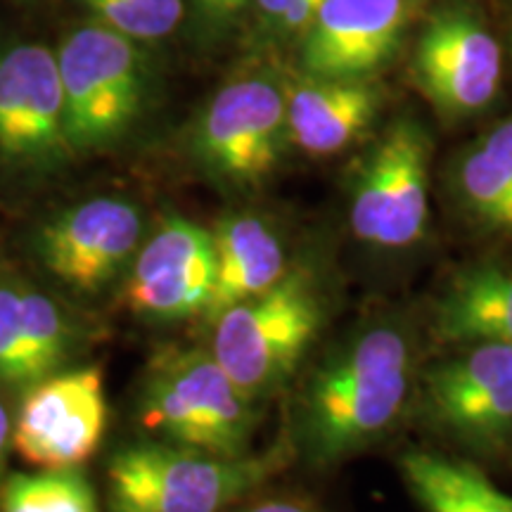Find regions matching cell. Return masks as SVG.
<instances>
[{
  "mask_svg": "<svg viewBox=\"0 0 512 512\" xmlns=\"http://www.w3.org/2000/svg\"><path fill=\"white\" fill-rule=\"evenodd\" d=\"M413 342L399 323L368 325L309 377L297 430L313 465H335L377 444L399 420L413 387Z\"/></svg>",
  "mask_w": 512,
  "mask_h": 512,
  "instance_id": "obj_1",
  "label": "cell"
},
{
  "mask_svg": "<svg viewBox=\"0 0 512 512\" xmlns=\"http://www.w3.org/2000/svg\"><path fill=\"white\" fill-rule=\"evenodd\" d=\"M256 399L226 375L211 351H164L147 366L138 420L159 441L211 456H247L259 425Z\"/></svg>",
  "mask_w": 512,
  "mask_h": 512,
  "instance_id": "obj_2",
  "label": "cell"
},
{
  "mask_svg": "<svg viewBox=\"0 0 512 512\" xmlns=\"http://www.w3.org/2000/svg\"><path fill=\"white\" fill-rule=\"evenodd\" d=\"M280 453L211 456L152 439L117 451L107 465L110 512H223L278 470Z\"/></svg>",
  "mask_w": 512,
  "mask_h": 512,
  "instance_id": "obj_3",
  "label": "cell"
},
{
  "mask_svg": "<svg viewBox=\"0 0 512 512\" xmlns=\"http://www.w3.org/2000/svg\"><path fill=\"white\" fill-rule=\"evenodd\" d=\"M211 356L247 396L278 389L309 351L323 323V302L309 273L287 271L266 292L221 311Z\"/></svg>",
  "mask_w": 512,
  "mask_h": 512,
  "instance_id": "obj_4",
  "label": "cell"
},
{
  "mask_svg": "<svg viewBox=\"0 0 512 512\" xmlns=\"http://www.w3.org/2000/svg\"><path fill=\"white\" fill-rule=\"evenodd\" d=\"M57 67L72 152L117 143L143 105L145 72L136 43L100 22L88 24L64 38Z\"/></svg>",
  "mask_w": 512,
  "mask_h": 512,
  "instance_id": "obj_5",
  "label": "cell"
},
{
  "mask_svg": "<svg viewBox=\"0 0 512 512\" xmlns=\"http://www.w3.org/2000/svg\"><path fill=\"white\" fill-rule=\"evenodd\" d=\"M432 140L425 126L399 119L384 128L358 164L349 190V226L375 249H406L430 221Z\"/></svg>",
  "mask_w": 512,
  "mask_h": 512,
  "instance_id": "obj_6",
  "label": "cell"
},
{
  "mask_svg": "<svg viewBox=\"0 0 512 512\" xmlns=\"http://www.w3.org/2000/svg\"><path fill=\"white\" fill-rule=\"evenodd\" d=\"M287 136V86L268 74L242 76L216 91L192 126V157L211 181L256 188L273 174Z\"/></svg>",
  "mask_w": 512,
  "mask_h": 512,
  "instance_id": "obj_7",
  "label": "cell"
},
{
  "mask_svg": "<svg viewBox=\"0 0 512 512\" xmlns=\"http://www.w3.org/2000/svg\"><path fill=\"white\" fill-rule=\"evenodd\" d=\"M420 406L444 437L494 453L512 439V347L467 344L422 375Z\"/></svg>",
  "mask_w": 512,
  "mask_h": 512,
  "instance_id": "obj_8",
  "label": "cell"
},
{
  "mask_svg": "<svg viewBox=\"0 0 512 512\" xmlns=\"http://www.w3.org/2000/svg\"><path fill=\"white\" fill-rule=\"evenodd\" d=\"M413 81L444 119L475 117L501 93V43L472 8L437 10L415 43Z\"/></svg>",
  "mask_w": 512,
  "mask_h": 512,
  "instance_id": "obj_9",
  "label": "cell"
},
{
  "mask_svg": "<svg viewBox=\"0 0 512 512\" xmlns=\"http://www.w3.org/2000/svg\"><path fill=\"white\" fill-rule=\"evenodd\" d=\"M143 235V211L136 202L93 197L43 223L34 254L64 287L93 297L133 264Z\"/></svg>",
  "mask_w": 512,
  "mask_h": 512,
  "instance_id": "obj_10",
  "label": "cell"
},
{
  "mask_svg": "<svg viewBox=\"0 0 512 512\" xmlns=\"http://www.w3.org/2000/svg\"><path fill=\"white\" fill-rule=\"evenodd\" d=\"M107 427L105 377L98 366L57 370L24 392L12 422V448L38 470L79 467L98 451Z\"/></svg>",
  "mask_w": 512,
  "mask_h": 512,
  "instance_id": "obj_11",
  "label": "cell"
},
{
  "mask_svg": "<svg viewBox=\"0 0 512 512\" xmlns=\"http://www.w3.org/2000/svg\"><path fill=\"white\" fill-rule=\"evenodd\" d=\"M72 155L64 133L57 53L38 43L0 50V159L15 169H57Z\"/></svg>",
  "mask_w": 512,
  "mask_h": 512,
  "instance_id": "obj_12",
  "label": "cell"
},
{
  "mask_svg": "<svg viewBox=\"0 0 512 512\" xmlns=\"http://www.w3.org/2000/svg\"><path fill=\"white\" fill-rule=\"evenodd\" d=\"M216 280L211 230L169 216L143 240L126 283L128 309L147 320H185L207 313Z\"/></svg>",
  "mask_w": 512,
  "mask_h": 512,
  "instance_id": "obj_13",
  "label": "cell"
},
{
  "mask_svg": "<svg viewBox=\"0 0 512 512\" xmlns=\"http://www.w3.org/2000/svg\"><path fill=\"white\" fill-rule=\"evenodd\" d=\"M81 328L53 294L0 273V389L27 392L76 354Z\"/></svg>",
  "mask_w": 512,
  "mask_h": 512,
  "instance_id": "obj_14",
  "label": "cell"
},
{
  "mask_svg": "<svg viewBox=\"0 0 512 512\" xmlns=\"http://www.w3.org/2000/svg\"><path fill=\"white\" fill-rule=\"evenodd\" d=\"M408 24V0H325L302 36L304 74L373 79Z\"/></svg>",
  "mask_w": 512,
  "mask_h": 512,
  "instance_id": "obj_15",
  "label": "cell"
},
{
  "mask_svg": "<svg viewBox=\"0 0 512 512\" xmlns=\"http://www.w3.org/2000/svg\"><path fill=\"white\" fill-rule=\"evenodd\" d=\"M384 95L373 79L304 74L287 86V136L311 157H330L370 131Z\"/></svg>",
  "mask_w": 512,
  "mask_h": 512,
  "instance_id": "obj_16",
  "label": "cell"
},
{
  "mask_svg": "<svg viewBox=\"0 0 512 512\" xmlns=\"http://www.w3.org/2000/svg\"><path fill=\"white\" fill-rule=\"evenodd\" d=\"M211 235L216 249V280L209 309L204 313L209 320L285 278L287 252L283 238L261 216H226L216 223Z\"/></svg>",
  "mask_w": 512,
  "mask_h": 512,
  "instance_id": "obj_17",
  "label": "cell"
},
{
  "mask_svg": "<svg viewBox=\"0 0 512 512\" xmlns=\"http://www.w3.org/2000/svg\"><path fill=\"white\" fill-rule=\"evenodd\" d=\"M434 330L458 347H512V268L475 264L453 275L434 306Z\"/></svg>",
  "mask_w": 512,
  "mask_h": 512,
  "instance_id": "obj_18",
  "label": "cell"
},
{
  "mask_svg": "<svg viewBox=\"0 0 512 512\" xmlns=\"http://www.w3.org/2000/svg\"><path fill=\"white\" fill-rule=\"evenodd\" d=\"M448 178L467 219L512 238V117L463 147Z\"/></svg>",
  "mask_w": 512,
  "mask_h": 512,
  "instance_id": "obj_19",
  "label": "cell"
},
{
  "mask_svg": "<svg viewBox=\"0 0 512 512\" xmlns=\"http://www.w3.org/2000/svg\"><path fill=\"white\" fill-rule=\"evenodd\" d=\"M399 465L403 484L425 512H512V496L463 460L411 451Z\"/></svg>",
  "mask_w": 512,
  "mask_h": 512,
  "instance_id": "obj_20",
  "label": "cell"
},
{
  "mask_svg": "<svg viewBox=\"0 0 512 512\" xmlns=\"http://www.w3.org/2000/svg\"><path fill=\"white\" fill-rule=\"evenodd\" d=\"M0 512H98V498L79 467L12 472L0 489Z\"/></svg>",
  "mask_w": 512,
  "mask_h": 512,
  "instance_id": "obj_21",
  "label": "cell"
},
{
  "mask_svg": "<svg viewBox=\"0 0 512 512\" xmlns=\"http://www.w3.org/2000/svg\"><path fill=\"white\" fill-rule=\"evenodd\" d=\"M100 24L131 41H159L183 19V0H86Z\"/></svg>",
  "mask_w": 512,
  "mask_h": 512,
  "instance_id": "obj_22",
  "label": "cell"
},
{
  "mask_svg": "<svg viewBox=\"0 0 512 512\" xmlns=\"http://www.w3.org/2000/svg\"><path fill=\"white\" fill-rule=\"evenodd\" d=\"M238 512H323V510H320L316 503L306 501V498L275 496V498H264V501H256Z\"/></svg>",
  "mask_w": 512,
  "mask_h": 512,
  "instance_id": "obj_23",
  "label": "cell"
},
{
  "mask_svg": "<svg viewBox=\"0 0 512 512\" xmlns=\"http://www.w3.org/2000/svg\"><path fill=\"white\" fill-rule=\"evenodd\" d=\"M294 0H252V5L256 8V19H259V27L273 34L278 22L283 19V15L290 10V5Z\"/></svg>",
  "mask_w": 512,
  "mask_h": 512,
  "instance_id": "obj_24",
  "label": "cell"
},
{
  "mask_svg": "<svg viewBox=\"0 0 512 512\" xmlns=\"http://www.w3.org/2000/svg\"><path fill=\"white\" fill-rule=\"evenodd\" d=\"M247 5H252V0H197V8L209 19H228Z\"/></svg>",
  "mask_w": 512,
  "mask_h": 512,
  "instance_id": "obj_25",
  "label": "cell"
},
{
  "mask_svg": "<svg viewBox=\"0 0 512 512\" xmlns=\"http://www.w3.org/2000/svg\"><path fill=\"white\" fill-rule=\"evenodd\" d=\"M12 451V418L5 408V403L0 401V489L5 482V467H8V456Z\"/></svg>",
  "mask_w": 512,
  "mask_h": 512,
  "instance_id": "obj_26",
  "label": "cell"
}]
</instances>
